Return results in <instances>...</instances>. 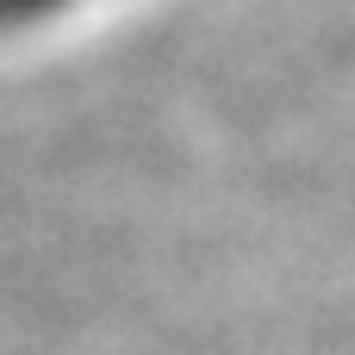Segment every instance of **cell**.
<instances>
[{
    "mask_svg": "<svg viewBox=\"0 0 355 355\" xmlns=\"http://www.w3.org/2000/svg\"><path fill=\"white\" fill-rule=\"evenodd\" d=\"M87 0H0V37H19V31H44L56 25L62 12H75Z\"/></svg>",
    "mask_w": 355,
    "mask_h": 355,
    "instance_id": "obj_1",
    "label": "cell"
}]
</instances>
